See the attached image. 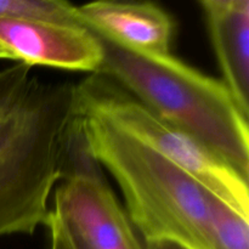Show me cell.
<instances>
[{
  "mask_svg": "<svg viewBox=\"0 0 249 249\" xmlns=\"http://www.w3.org/2000/svg\"><path fill=\"white\" fill-rule=\"evenodd\" d=\"M77 134L75 84L21 62L0 71V237L46 225Z\"/></svg>",
  "mask_w": 249,
  "mask_h": 249,
  "instance_id": "1",
  "label": "cell"
},
{
  "mask_svg": "<svg viewBox=\"0 0 249 249\" xmlns=\"http://www.w3.org/2000/svg\"><path fill=\"white\" fill-rule=\"evenodd\" d=\"M77 111L84 147L113 177L124 209L143 242L168 241L185 249H215L212 192L107 119L78 107Z\"/></svg>",
  "mask_w": 249,
  "mask_h": 249,
  "instance_id": "2",
  "label": "cell"
},
{
  "mask_svg": "<svg viewBox=\"0 0 249 249\" xmlns=\"http://www.w3.org/2000/svg\"><path fill=\"white\" fill-rule=\"evenodd\" d=\"M97 36L104 46L97 73L113 80L163 121L201 141L249 179V117L223 80L172 53H133Z\"/></svg>",
  "mask_w": 249,
  "mask_h": 249,
  "instance_id": "3",
  "label": "cell"
},
{
  "mask_svg": "<svg viewBox=\"0 0 249 249\" xmlns=\"http://www.w3.org/2000/svg\"><path fill=\"white\" fill-rule=\"evenodd\" d=\"M77 107L102 117L191 175L249 219V179L204 143L172 125L123 88L95 73L75 84Z\"/></svg>",
  "mask_w": 249,
  "mask_h": 249,
  "instance_id": "4",
  "label": "cell"
},
{
  "mask_svg": "<svg viewBox=\"0 0 249 249\" xmlns=\"http://www.w3.org/2000/svg\"><path fill=\"white\" fill-rule=\"evenodd\" d=\"M53 206L92 249H145L99 163L84 147L78 128L65 177Z\"/></svg>",
  "mask_w": 249,
  "mask_h": 249,
  "instance_id": "5",
  "label": "cell"
},
{
  "mask_svg": "<svg viewBox=\"0 0 249 249\" xmlns=\"http://www.w3.org/2000/svg\"><path fill=\"white\" fill-rule=\"evenodd\" d=\"M0 45L12 61L95 74L104 60L99 36L82 24L39 18L0 19Z\"/></svg>",
  "mask_w": 249,
  "mask_h": 249,
  "instance_id": "6",
  "label": "cell"
},
{
  "mask_svg": "<svg viewBox=\"0 0 249 249\" xmlns=\"http://www.w3.org/2000/svg\"><path fill=\"white\" fill-rule=\"evenodd\" d=\"M83 26L129 51L172 53L177 23L151 0H91L77 6Z\"/></svg>",
  "mask_w": 249,
  "mask_h": 249,
  "instance_id": "7",
  "label": "cell"
},
{
  "mask_svg": "<svg viewBox=\"0 0 249 249\" xmlns=\"http://www.w3.org/2000/svg\"><path fill=\"white\" fill-rule=\"evenodd\" d=\"M223 82L249 117V0H236L221 14L207 17Z\"/></svg>",
  "mask_w": 249,
  "mask_h": 249,
  "instance_id": "8",
  "label": "cell"
},
{
  "mask_svg": "<svg viewBox=\"0 0 249 249\" xmlns=\"http://www.w3.org/2000/svg\"><path fill=\"white\" fill-rule=\"evenodd\" d=\"M211 218L215 249H249V219L216 196L212 197Z\"/></svg>",
  "mask_w": 249,
  "mask_h": 249,
  "instance_id": "9",
  "label": "cell"
},
{
  "mask_svg": "<svg viewBox=\"0 0 249 249\" xmlns=\"http://www.w3.org/2000/svg\"><path fill=\"white\" fill-rule=\"evenodd\" d=\"M2 18H39L82 24L77 5L70 0H0Z\"/></svg>",
  "mask_w": 249,
  "mask_h": 249,
  "instance_id": "10",
  "label": "cell"
},
{
  "mask_svg": "<svg viewBox=\"0 0 249 249\" xmlns=\"http://www.w3.org/2000/svg\"><path fill=\"white\" fill-rule=\"evenodd\" d=\"M46 226L50 231V249H70L66 241L62 215L53 206L50 209Z\"/></svg>",
  "mask_w": 249,
  "mask_h": 249,
  "instance_id": "11",
  "label": "cell"
},
{
  "mask_svg": "<svg viewBox=\"0 0 249 249\" xmlns=\"http://www.w3.org/2000/svg\"><path fill=\"white\" fill-rule=\"evenodd\" d=\"M236 0H199L202 7L204 9L206 16H215L230 9Z\"/></svg>",
  "mask_w": 249,
  "mask_h": 249,
  "instance_id": "12",
  "label": "cell"
},
{
  "mask_svg": "<svg viewBox=\"0 0 249 249\" xmlns=\"http://www.w3.org/2000/svg\"><path fill=\"white\" fill-rule=\"evenodd\" d=\"M61 215H62V214H61ZM62 219H63V229H65V236H66V241H67L68 248L70 249H92L84 240H83L82 237H80L79 235H78L77 231H75L74 229H73L67 221H66V219L63 218V215H62Z\"/></svg>",
  "mask_w": 249,
  "mask_h": 249,
  "instance_id": "13",
  "label": "cell"
},
{
  "mask_svg": "<svg viewBox=\"0 0 249 249\" xmlns=\"http://www.w3.org/2000/svg\"><path fill=\"white\" fill-rule=\"evenodd\" d=\"M145 249H185L177 243L168 242V241H152V242H143Z\"/></svg>",
  "mask_w": 249,
  "mask_h": 249,
  "instance_id": "14",
  "label": "cell"
},
{
  "mask_svg": "<svg viewBox=\"0 0 249 249\" xmlns=\"http://www.w3.org/2000/svg\"><path fill=\"white\" fill-rule=\"evenodd\" d=\"M0 60H12L11 55L1 45H0Z\"/></svg>",
  "mask_w": 249,
  "mask_h": 249,
  "instance_id": "15",
  "label": "cell"
}]
</instances>
